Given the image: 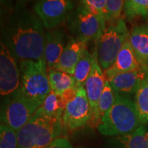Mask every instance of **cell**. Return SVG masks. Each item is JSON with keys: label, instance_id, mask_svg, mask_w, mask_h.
<instances>
[{"label": "cell", "instance_id": "5bb4252c", "mask_svg": "<svg viewBox=\"0 0 148 148\" xmlns=\"http://www.w3.org/2000/svg\"><path fill=\"white\" fill-rule=\"evenodd\" d=\"M140 66L136 56L128 39L120 50L113 64L108 69L103 71L106 80L118 74L137 69Z\"/></svg>", "mask_w": 148, "mask_h": 148}, {"label": "cell", "instance_id": "8992f818", "mask_svg": "<svg viewBox=\"0 0 148 148\" xmlns=\"http://www.w3.org/2000/svg\"><path fill=\"white\" fill-rule=\"evenodd\" d=\"M39 107L18 90L14 95L3 101L1 110V123L18 132L29 121Z\"/></svg>", "mask_w": 148, "mask_h": 148}, {"label": "cell", "instance_id": "4dcf8cb0", "mask_svg": "<svg viewBox=\"0 0 148 148\" xmlns=\"http://www.w3.org/2000/svg\"><path fill=\"white\" fill-rule=\"evenodd\" d=\"M147 20H148V18H147Z\"/></svg>", "mask_w": 148, "mask_h": 148}, {"label": "cell", "instance_id": "30bf717a", "mask_svg": "<svg viewBox=\"0 0 148 148\" xmlns=\"http://www.w3.org/2000/svg\"><path fill=\"white\" fill-rule=\"evenodd\" d=\"M91 108L84 87L77 88L75 99L66 104L62 116V123L67 131L77 130L88 123Z\"/></svg>", "mask_w": 148, "mask_h": 148}, {"label": "cell", "instance_id": "2e32d148", "mask_svg": "<svg viewBox=\"0 0 148 148\" xmlns=\"http://www.w3.org/2000/svg\"><path fill=\"white\" fill-rule=\"evenodd\" d=\"M129 41L139 64L148 66V23L133 27L130 32Z\"/></svg>", "mask_w": 148, "mask_h": 148}, {"label": "cell", "instance_id": "44dd1931", "mask_svg": "<svg viewBox=\"0 0 148 148\" xmlns=\"http://www.w3.org/2000/svg\"><path fill=\"white\" fill-rule=\"evenodd\" d=\"M66 106V103L62 96L51 90L45 101L38 109L47 115L62 118Z\"/></svg>", "mask_w": 148, "mask_h": 148}, {"label": "cell", "instance_id": "7402d4cb", "mask_svg": "<svg viewBox=\"0 0 148 148\" xmlns=\"http://www.w3.org/2000/svg\"><path fill=\"white\" fill-rule=\"evenodd\" d=\"M92 66V54L87 49L84 51L82 58L75 66L73 77L75 88L84 87L85 83L91 71Z\"/></svg>", "mask_w": 148, "mask_h": 148}, {"label": "cell", "instance_id": "4fadbf2b", "mask_svg": "<svg viewBox=\"0 0 148 148\" xmlns=\"http://www.w3.org/2000/svg\"><path fill=\"white\" fill-rule=\"evenodd\" d=\"M68 42L64 32L60 29H48L45 32L44 59L48 71L55 69Z\"/></svg>", "mask_w": 148, "mask_h": 148}, {"label": "cell", "instance_id": "9a60e30c", "mask_svg": "<svg viewBox=\"0 0 148 148\" xmlns=\"http://www.w3.org/2000/svg\"><path fill=\"white\" fill-rule=\"evenodd\" d=\"M86 45L87 43L78 38L70 39L55 69L73 75L75 66L87 49Z\"/></svg>", "mask_w": 148, "mask_h": 148}, {"label": "cell", "instance_id": "f546056e", "mask_svg": "<svg viewBox=\"0 0 148 148\" xmlns=\"http://www.w3.org/2000/svg\"><path fill=\"white\" fill-rule=\"evenodd\" d=\"M16 1H17L18 3H22V4L25 5L27 3L30 2V1H36L37 0H16Z\"/></svg>", "mask_w": 148, "mask_h": 148}, {"label": "cell", "instance_id": "8fae6325", "mask_svg": "<svg viewBox=\"0 0 148 148\" xmlns=\"http://www.w3.org/2000/svg\"><path fill=\"white\" fill-rule=\"evenodd\" d=\"M148 66H142L138 69L114 75L108 80L113 89L114 94L132 99L143 79ZM134 100V99H133Z\"/></svg>", "mask_w": 148, "mask_h": 148}, {"label": "cell", "instance_id": "3957f363", "mask_svg": "<svg viewBox=\"0 0 148 148\" xmlns=\"http://www.w3.org/2000/svg\"><path fill=\"white\" fill-rule=\"evenodd\" d=\"M115 95V101L107 111L97 127L106 136L124 135L142 125L133 99Z\"/></svg>", "mask_w": 148, "mask_h": 148}, {"label": "cell", "instance_id": "603a6c76", "mask_svg": "<svg viewBox=\"0 0 148 148\" xmlns=\"http://www.w3.org/2000/svg\"><path fill=\"white\" fill-rule=\"evenodd\" d=\"M123 10L128 21L137 17L148 18V0H125Z\"/></svg>", "mask_w": 148, "mask_h": 148}, {"label": "cell", "instance_id": "7c38bea8", "mask_svg": "<svg viewBox=\"0 0 148 148\" xmlns=\"http://www.w3.org/2000/svg\"><path fill=\"white\" fill-rule=\"evenodd\" d=\"M106 79L103 73V70L101 69L100 64L97 60V50L92 53V66L91 71L88 75L84 88L86 90L88 101H89L91 114H94L97 110L98 103L102 93Z\"/></svg>", "mask_w": 148, "mask_h": 148}, {"label": "cell", "instance_id": "9c48e42d", "mask_svg": "<svg viewBox=\"0 0 148 148\" xmlns=\"http://www.w3.org/2000/svg\"><path fill=\"white\" fill-rule=\"evenodd\" d=\"M21 76L18 61L3 42L0 43V93L5 99L19 90Z\"/></svg>", "mask_w": 148, "mask_h": 148}, {"label": "cell", "instance_id": "484cf974", "mask_svg": "<svg viewBox=\"0 0 148 148\" xmlns=\"http://www.w3.org/2000/svg\"><path fill=\"white\" fill-rule=\"evenodd\" d=\"M125 0H106V23L121 18Z\"/></svg>", "mask_w": 148, "mask_h": 148}, {"label": "cell", "instance_id": "52a82bcc", "mask_svg": "<svg viewBox=\"0 0 148 148\" xmlns=\"http://www.w3.org/2000/svg\"><path fill=\"white\" fill-rule=\"evenodd\" d=\"M67 21L75 38L86 43L90 41L97 42L106 25V22L82 5L73 10Z\"/></svg>", "mask_w": 148, "mask_h": 148}, {"label": "cell", "instance_id": "e0dca14e", "mask_svg": "<svg viewBox=\"0 0 148 148\" xmlns=\"http://www.w3.org/2000/svg\"><path fill=\"white\" fill-rule=\"evenodd\" d=\"M115 101V95L110 82L106 81L104 88L98 103L96 112L90 116L88 123L92 127H98L105 113L111 108Z\"/></svg>", "mask_w": 148, "mask_h": 148}, {"label": "cell", "instance_id": "f1b7e54d", "mask_svg": "<svg viewBox=\"0 0 148 148\" xmlns=\"http://www.w3.org/2000/svg\"><path fill=\"white\" fill-rule=\"evenodd\" d=\"M1 2V13L7 14L13 10L15 4H14L13 0H0Z\"/></svg>", "mask_w": 148, "mask_h": 148}, {"label": "cell", "instance_id": "ac0fdd59", "mask_svg": "<svg viewBox=\"0 0 148 148\" xmlns=\"http://www.w3.org/2000/svg\"><path fill=\"white\" fill-rule=\"evenodd\" d=\"M117 148H148V132L144 125L134 132L116 138Z\"/></svg>", "mask_w": 148, "mask_h": 148}, {"label": "cell", "instance_id": "5b68a950", "mask_svg": "<svg viewBox=\"0 0 148 148\" xmlns=\"http://www.w3.org/2000/svg\"><path fill=\"white\" fill-rule=\"evenodd\" d=\"M129 35L126 24L122 18L106 23L96 46L98 62L103 71L113 64Z\"/></svg>", "mask_w": 148, "mask_h": 148}, {"label": "cell", "instance_id": "ffe728a7", "mask_svg": "<svg viewBox=\"0 0 148 148\" xmlns=\"http://www.w3.org/2000/svg\"><path fill=\"white\" fill-rule=\"evenodd\" d=\"M49 84L51 90L58 95H62L66 90L75 87V80L73 75L53 69L48 71Z\"/></svg>", "mask_w": 148, "mask_h": 148}, {"label": "cell", "instance_id": "cb8c5ba5", "mask_svg": "<svg viewBox=\"0 0 148 148\" xmlns=\"http://www.w3.org/2000/svg\"><path fill=\"white\" fill-rule=\"evenodd\" d=\"M0 148H18L17 132L3 123L0 126Z\"/></svg>", "mask_w": 148, "mask_h": 148}, {"label": "cell", "instance_id": "6da1fadb", "mask_svg": "<svg viewBox=\"0 0 148 148\" xmlns=\"http://www.w3.org/2000/svg\"><path fill=\"white\" fill-rule=\"evenodd\" d=\"M39 18L25 4L16 2L13 10L3 14L1 42L18 61L44 58L45 32Z\"/></svg>", "mask_w": 148, "mask_h": 148}, {"label": "cell", "instance_id": "7a4b0ae2", "mask_svg": "<svg viewBox=\"0 0 148 148\" xmlns=\"http://www.w3.org/2000/svg\"><path fill=\"white\" fill-rule=\"evenodd\" d=\"M62 118L45 114L37 109L17 132L18 148H46L63 132Z\"/></svg>", "mask_w": 148, "mask_h": 148}, {"label": "cell", "instance_id": "277c9868", "mask_svg": "<svg viewBox=\"0 0 148 148\" xmlns=\"http://www.w3.org/2000/svg\"><path fill=\"white\" fill-rule=\"evenodd\" d=\"M19 90L27 99L40 106L51 92L48 69L45 59L18 61Z\"/></svg>", "mask_w": 148, "mask_h": 148}, {"label": "cell", "instance_id": "d4e9b609", "mask_svg": "<svg viewBox=\"0 0 148 148\" xmlns=\"http://www.w3.org/2000/svg\"><path fill=\"white\" fill-rule=\"evenodd\" d=\"M81 2L85 8L106 23V0H81Z\"/></svg>", "mask_w": 148, "mask_h": 148}, {"label": "cell", "instance_id": "d6986e66", "mask_svg": "<svg viewBox=\"0 0 148 148\" xmlns=\"http://www.w3.org/2000/svg\"><path fill=\"white\" fill-rule=\"evenodd\" d=\"M134 101L142 125L148 123V68L140 81Z\"/></svg>", "mask_w": 148, "mask_h": 148}, {"label": "cell", "instance_id": "4316f807", "mask_svg": "<svg viewBox=\"0 0 148 148\" xmlns=\"http://www.w3.org/2000/svg\"><path fill=\"white\" fill-rule=\"evenodd\" d=\"M46 148H73L69 139L64 137H58L53 140Z\"/></svg>", "mask_w": 148, "mask_h": 148}, {"label": "cell", "instance_id": "83f0119b", "mask_svg": "<svg viewBox=\"0 0 148 148\" xmlns=\"http://www.w3.org/2000/svg\"><path fill=\"white\" fill-rule=\"evenodd\" d=\"M77 88L75 87L69 88V89L66 90L61 95L62 97L63 98V99L65 101L66 104L68 103L71 102V101H73L74 99H75V97H76L77 95Z\"/></svg>", "mask_w": 148, "mask_h": 148}, {"label": "cell", "instance_id": "ba28073f", "mask_svg": "<svg viewBox=\"0 0 148 148\" xmlns=\"http://www.w3.org/2000/svg\"><path fill=\"white\" fill-rule=\"evenodd\" d=\"M73 8L72 0H37L33 10L46 29H52L68 21Z\"/></svg>", "mask_w": 148, "mask_h": 148}]
</instances>
